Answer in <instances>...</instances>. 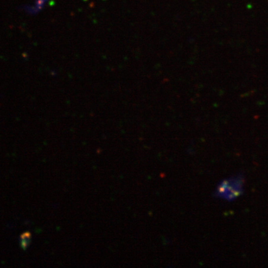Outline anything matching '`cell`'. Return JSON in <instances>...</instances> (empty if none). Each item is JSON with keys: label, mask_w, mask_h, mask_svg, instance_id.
<instances>
[{"label": "cell", "mask_w": 268, "mask_h": 268, "mask_svg": "<svg viewBox=\"0 0 268 268\" xmlns=\"http://www.w3.org/2000/svg\"><path fill=\"white\" fill-rule=\"evenodd\" d=\"M31 239V234L30 232H27L23 233L21 235V247L23 250H25L29 246Z\"/></svg>", "instance_id": "1"}, {"label": "cell", "mask_w": 268, "mask_h": 268, "mask_svg": "<svg viewBox=\"0 0 268 268\" xmlns=\"http://www.w3.org/2000/svg\"><path fill=\"white\" fill-rule=\"evenodd\" d=\"M46 1L47 0H37L35 3V6L33 8L32 11L35 12L36 11L39 10L44 6Z\"/></svg>", "instance_id": "2"}]
</instances>
